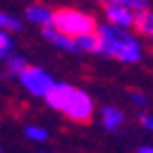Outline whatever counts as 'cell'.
<instances>
[{"label":"cell","mask_w":153,"mask_h":153,"mask_svg":"<svg viewBox=\"0 0 153 153\" xmlns=\"http://www.w3.org/2000/svg\"><path fill=\"white\" fill-rule=\"evenodd\" d=\"M12 55H16V53H14V39H12L9 32L0 30V59H5V62H7Z\"/></svg>","instance_id":"13"},{"label":"cell","mask_w":153,"mask_h":153,"mask_svg":"<svg viewBox=\"0 0 153 153\" xmlns=\"http://www.w3.org/2000/svg\"><path fill=\"white\" fill-rule=\"evenodd\" d=\"M25 137L30 142H46V140H48V130H46L44 126L30 123V126H25Z\"/></svg>","instance_id":"14"},{"label":"cell","mask_w":153,"mask_h":153,"mask_svg":"<svg viewBox=\"0 0 153 153\" xmlns=\"http://www.w3.org/2000/svg\"><path fill=\"white\" fill-rule=\"evenodd\" d=\"M128 98H130L135 105H140V108H146V105H149V96L144 94V91H140V89L130 91V94H128Z\"/></svg>","instance_id":"15"},{"label":"cell","mask_w":153,"mask_h":153,"mask_svg":"<svg viewBox=\"0 0 153 153\" xmlns=\"http://www.w3.org/2000/svg\"><path fill=\"white\" fill-rule=\"evenodd\" d=\"M98 37H101V55L123 64H137L144 55V46L130 30H121L110 23L98 25Z\"/></svg>","instance_id":"2"},{"label":"cell","mask_w":153,"mask_h":153,"mask_svg":"<svg viewBox=\"0 0 153 153\" xmlns=\"http://www.w3.org/2000/svg\"><path fill=\"white\" fill-rule=\"evenodd\" d=\"M140 123L146 128V130L153 133V114H151V112H142V114H140Z\"/></svg>","instance_id":"16"},{"label":"cell","mask_w":153,"mask_h":153,"mask_svg":"<svg viewBox=\"0 0 153 153\" xmlns=\"http://www.w3.org/2000/svg\"><path fill=\"white\" fill-rule=\"evenodd\" d=\"M39 153H46V151H39Z\"/></svg>","instance_id":"19"},{"label":"cell","mask_w":153,"mask_h":153,"mask_svg":"<svg viewBox=\"0 0 153 153\" xmlns=\"http://www.w3.org/2000/svg\"><path fill=\"white\" fill-rule=\"evenodd\" d=\"M27 66H30V64H27V59L23 57V55H12V57L7 59V73H9V76L21 78L25 73Z\"/></svg>","instance_id":"11"},{"label":"cell","mask_w":153,"mask_h":153,"mask_svg":"<svg viewBox=\"0 0 153 153\" xmlns=\"http://www.w3.org/2000/svg\"><path fill=\"white\" fill-rule=\"evenodd\" d=\"M98 21H96L94 14L85 12V9H78V7H59L55 9V19H53V27L62 34L71 39L85 37V34H94L98 30Z\"/></svg>","instance_id":"3"},{"label":"cell","mask_w":153,"mask_h":153,"mask_svg":"<svg viewBox=\"0 0 153 153\" xmlns=\"http://www.w3.org/2000/svg\"><path fill=\"white\" fill-rule=\"evenodd\" d=\"M151 44H153V41H151Z\"/></svg>","instance_id":"20"},{"label":"cell","mask_w":153,"mask_h":153,"mask_svg":"<svg viewBox=\"0 0 153 153\" xmlns=\"http://www.w3.org/2000/svg\"><path fill=\"white\" fill-rule=\"evenodd\" d=\"M25 19L44 30V27H51L53 25L55 9H51L48 5H41V2H32V5L25 7Z\"/></svg>","instance_id":"6"},{"label":"cell","mask_w":153,"mask_h":153,"mask_svg":"<svg viewBox=\"0 0 153 153\" xmlns=\"http://www.w3.org/2000/svg\"><path fill=\"white\" fill-rule=\"evenodd\" d=\"M135 30L153 41V9H149V12L137 16V27H135Z\"/></svg>","instance_id":"10"},{"label":"cell","mask_w":153,"mask_h":153,"mask_svg":"<svg viewBox=\"0 0 153 153\" xmlns=\"http://www.w3.org/2000/svg\"><path fill=\"white\" fill-rule=\"evenodd\" d=\"M21 27H23V23H21L14 14H7V12H0V30L2 32H21Z\"/></svg>","instance_id":"12"},{"label":"cell","mask_w":153,"mask_h":153,"mask_svg":"<svg viewBox=\"0 0 153 153\" xmlns=\"http://www.w3.org/2000/svg\"><path fill=\"white\" fill-rule=\"evenodd\" d=\"M48 108L62 112L64 117H69L71 121L78 123H89L94 117V101L85 89H78L69 82H55L51 94L46 96Z\"/></svg>","instance_id":"1"},{"label":"cell","mask_w":153,"mask_h":153,"mask_svg":"<svg viewBox=\"0 0 153 153\" xmlns=\"http://www.w3.org/2000/svg\"><path fill=\"white\" fill-rule=\"evenodd\" d=\"M123 121H126V117H123V112L119 108H114V105H103L101 108V126L105 130L114 133V130H119L123 126Z\"/></svg>","instance_id":"7"},{"label":"cell","mask_w":153,"mask_h":153,"mask_svg":"<svg viewBox=\"0 0 153 153\" xmlns=\"http://www.w3.org/2000/svg\"><path fill=\"white\" fill-rule=\"evenodd\" d=\"M135 153H153V146H146V144H144V146H140Z\"/></svg>","instance_id":"17"},{"label":"cell","mask_w":153,"mask_h":153,"mask_svg":"<svg viewBox=\"0 0 153 153\" xmlns=\"http://www.w3.org/2000/svg\"><path fill=\"white\" fill-rule=\"evenodd\" d=\"M103 16H105V23H110L114 27H121V30L137 27V14L123 0H108V2H103Z\"/></svg>","instance_id":"5"},{"label":"cell","mask_w":153,"mask_h":153,"mask_svg":"<svg viewBox=\"0 0 153 153\" xmlns=\"http://www.w3.org/2000/svg\"><path fill=\"white\" fill-rule=\"evenodd\" d=\"M19 82L25 87V91H30L32 96H37V98H44L51 94V89L55 87V80H53V76L48 73L46 69H41V66H27L25 73L19 78Z\"/></svg>","instance_id":"4"},{"label":"cell","mask_w":153,"mask_h":153,"mask_svg":"<svg viewBox=\"0 0 153 153\" xmlns=\"http://www.w3.org/2000/svg\"><path fill=\"white\" fill-rule=\"evenodd\" d=\"M41 34H44L53 46H57V48H62V51H66V53H76V41H73L71 37H66V34H62V32H57L53 25L51 27H44Z\"/></svg>","instance_id":"8"},{"label":"cell","mask_w":153,"mask_h":153,"mask_svg":"<svg viewBox=\"0 0 153 153\" xmlns=\"http://www.w3.org/2000/svg\"><path fill=\"white\" fill-rule=\"evenodd\" d=\"M73 41H76V53H94V55H101V37H98V32L78 37Z\"/></svg>","instance_id":"9"},{"label":"cell","mask_w":153,"mask_h":153,"mask_svg":"<svg viewBox=\"0 0 153 153\" xmlns=\"http://www.w3.org/2000/svg\"><path fill=\"white\" fill-rule=\"evenodd\" d=\"M0 153H2V146H0Z\"/></svg>","instance_id":"18"}]
</instances>
